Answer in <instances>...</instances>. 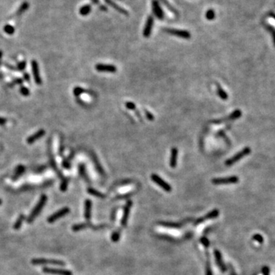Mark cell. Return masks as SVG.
<instances>
[{"label":"cell","mask_w":275,"mask_h":275,"mask_svg":"<svg viewBox=\"0 0 275 275\" xmlns=\"http://www.w3.org/2000/svg\"><path fill=\"white\" fill-rule=\"evenodd\" d=\"M47 200H48V197L45 194H42L41 196V198H40L39 201L37 203V205L35 206V208L33 209L32 212L31 213V214L29 215V216L28 217L27 219V223H32L34 221H35V219L39 215L40 213L41 212V210H43L44 206H45Z\"/></svg>","instance_id":"cell-1"},{"label":"cell","mask_w":275,"mask_h":275,"mask_svg":"<svg viewBox=\"0 0 275 275\" xmlns=\"http://www.w3.org/2000/svg\"><path fill=\"white\" fill-rule=\"evenodd\" d=\"M252 150H251L250 148L246 147L242 149V151H240L239 152H238L237 154H235L233 157H230L229 159H228L226 162H225V165H227V166H231V165H234L235 163H236L237 161L240 160L242 157H245V156L248 155L250 154Z\"/></svg>","instance_id":"cell-2"},{"label":"cell","mask_w":275,"mask_h":275,"mask_svg":"<svg viewBox=\"0 0 275 275\" xmlns=\"http://www.w3.org/2000/svg\"><path fill=\"white\" fill-rule=\"evenodd\" d=\"M31 264L34 265H57V266H65L66 265L62 260L44 259V258H35V259H32Z\"/></svg>","instance_id":"cell-3"},{"label":"cell","mask_w":275,"mask_h":275,"mask_svg":"<svg viewBox=\"0 0 275 275\" xmlns=\"http://www.w3.org/2000/svg\"><path fill=\"white\" fill-rule=\"evenodd\" d=\"M166 33L169 35H173V36L178 37V38H183V39H190L191 38V34L186 30H181V29H176V28H165L164 29Z\"/></svg>","instance_id":"cell-4"},{"label":"cell","mask_w":275,"mask_h":275,"mask_svg":"<svg viewBox=\"0 0 275 275\" xmlns=\"http://www.w3.org/2000/svg\"><path fill=\"white\" fill-rule=\"evenodd\" d=\"M239 181V179L236 176H231L228 177L223 178H215L212 180V183L215 185H226L231 184V183H236Z\"/></svg>","instance_id":"cell-5"},{"label":"cell","mask_w":275,"mask_h":275,"mask_svg":"<svg viewBox=\"0 0 275 275\" xmlns=\"http://www.w3.org/2000/svg\"><path fill=\"white\" fill-rule=\"evenodd\" d=\"M151 177H152V181L155 183H157L159 186H160L164 190L168 193L171 192L172 190L171 186H170L169 183H167L166 181H164L162 178H160L158 175L155 174V173H153V174H152V176H151Z\"/></svg>","instance_id":"cell-6"},{"label":"cell","mask_w":275,"mask_h":275,"mask_svg":"<svg viewBox=\"0 0 275 275\" xmlns=\"http://www.w3.org/2000/svg\"><path fill=\"white\" fill-rule=\"evenodd\" d=\"M69 213H70V209H69L68 207H64V208H62L61 210H58V211L56 212V213H54V214H52L51 216L48 217L47 221H48V223H53L55 221H57V219H59L65 216V215H67Z\"/></svg>","instance_id":"cell-7"},{"label":"cell","mask_w":275,"mask_h":275,"mask_svg":"<svg viewBox=\"0 0 275 275\" xmlns=\"http://www.w3.org/2000/svg\"><path fill=\"white\" fill-rule=\"evenodd\" d=\"M152 7L154 15L160 20H163L164 18H165V13H164V11L162 9L161 6H160V3H159L158 0H152Z\"/></svg>","instance_id":"cell-8"},{"label":"cell","mask_w":275,"mask_h":275,"mask_svg":"<svg viewBox=\"0 0 275 275\" xmlns=\"http://www.w3.org/2000/svg\"><path fill=\"white\" fill-rule=\"evenodd\" d=\"M42 271L45 274H54V275H73V273L70 271L65 269H59V268H44Z\"/></svg>","instance_id":"cell-9"},{"label":"cell","mask_w":275,"mask_h":275,"mask_svg":"<svg viewBox=\"0 0 275 275\" xmlns=\"http://www.w3.org/2000/svg\"><path fill=\"white\" fill-rule=\"evenodd\" d=\"M154 17L152 15H150L148 17L145 25H144V31H143V35H144V38H149V36L152 34L153 26H154Z\"/></svg>","instance_id":"cell-10"},{"label":"cell","mask_w":275,"mask_h":275,"mask_svg":"<svg viewBox=\"0 0 275 275\" xmlns=\"http://www.w3.org/2000/svg\"><path fill=\"white\" fill-rule=\"evenodd\" d=\"M241 116H242V112H241V110L240 109H236V110L234 111L232 113L230 114L227 118L215 120V121H213V123L219 124V123H223V122H226L227 121H232V120H235L237 119H239Z\"/></svg>","instance_id":"cell-11"},{"label":"cell","mask_w":275,"mask_h":275,"mask_svg":"<svg viewBox=\"0 0 275 275\" xmlns=\"http://www.w3.org/2000/svg\"><path fill=\"white\" fill-rule=\"evenodd\" d=\"M31 69L35 83H36L38 85H41V83H42V80H41V76H40L38 64L36 60L31 61Z\"/></svg>","instance_id":"cell-12"},{"label":"cell","mask_w":275,"mask_h":275,"mask_svg":"<svg viewBox=\"0 0 275 275\" xmlns=\"http://www.w3.org/2000/svg\"><path fill=\"white\" fill-rule=\"evenodd\" d=\"M104 227H105L104 226H94L93 225H92L91 223H80V224L74 225V226H73V227H72V230L74 231H80V230L88 229V228H90V229H101Z\"/></svg>","instance_id":"cell-13"},{"label":"cell","mask_w":275,"mask_h":275,"mask_svg":"<svg viewBox=\"0 0 275 275\" xmlns=\"http://www.w3.org/2000/svg\"><path fill=\"white\" fill-rule=\"evenodd\" d=\"M96 70L99 72H109V73H115L117 71V68L114 65L104 64H96Z\"/></svg>","instance_id":"cell-14"},{"label":"cell","mask_w":275,"mask_h":275,"mask_svg":"<svg viewBox=\"0 0 275 275\" xmlns=\"http://www.w3.org/2000/svg\"><path fill=\"white\" fill-rule=\"evenodd\" d=\"M131 205H132V202H131V200H128L125 206V208H124V211H123V215H122V218L121 220V224L123 227L126 226L127 221H128V216H129V213H130V210H131Z\"/></svg>","instance_id":"cell-15"},{"label":"cell","mask_w":275,"mask_h":275,"mask_svg":"<svg viewBox=\"0 0 275 275\" xmlns=\"http://www.w3.org/2000/svg\"><path fill=\"white\" fill-rule=\"evenodd\" d=\"M104 1H105V2L106 3L108 6H111L112 9H114L115 10H116L117 12H119V13L122 14V15H126V16H128V15H129L128 12V11L125 10V9H123V8L121 7V6H119L118 4H116V3H115L113 0H104Z\"/></svg>","instance_id":"cell-16"},{"label":"cell","mask_w":275,"mask_h":275,"mask_svg":"<svg viewBox=\"0 0 275 275\" xmlns=\"http://www.w3.org/2000/svg\"><path fill=\"white\" fill-rule=\"evenodd\" d=\"M92 211V202L90 199H86L84 203V217L86 221L90 223L91 219Z\"/></svg>","instance_id":"cell-17"},{"label":"cell","mask_w":275,"mask_h":275,"mask_svg":"<svg viewBox=\"0 0 275 275\" xmlns=\"http://www.w3.org/2000/svg\"><path fill=\"white\" fill-rule=\"evenodd\" d=\"M177 157H178V149L177 148H173L171 149V154H170V168H175L177 164Z\"/></svg>","instance_id":"cell-18"},{"label":"cell","mask_w":275,"mask_h":275,"mask_svg":"<svg viewBox=\"0 0 275 275\" xmlns=\"http://www.w3.org/2000/svg\"><path fill=\"white\" fill-rule=\"evenodd\" d=\"M219 213L218 210H213V211H211L210 213H209L208 214H207L205 217H202V218L198 219H197V221H196L194 224L197 225V224H199V223H202V222L206 221V220L210 219L216 218V217L219 215Z\"/></svg>","instance_id":"cell-19"},{"label":"cell","mask_w":275,"mask_h":275,"mask_svg":"<svg viewBox=\"0 0 275 275\" xmlns=\"http://www.w3.org/2000/svg\"><path fill=\"white\" fill-rule=\"evenodd\" d=\"M214 255H215V260H216V263L217 265H218L219 268H220V270H221L223 272H225V271H226V266H225L224 263H223V258H222V255L221 253H220V252L218 250H215V252H214Z\"/></svg>","instance_id":"cell-20"},{"label":"cell","mask_w":275,"mask_h":275,"mask_svg":"<svg viewBox=\"0 0 275 275\" xmlns=\"http://www.w3.org/2000/svg\"><path fill=\"white\" fill-rule=\"evenodd\" d=\"M44 134H45V131H44V130L43 129L39 130V131L35 132L34 135H32L31 136L28 137V139H27V142H28V144H33V143L35 142L37 140H38L39 138L43 137V136L44 135Z\"/></svg>","instance_id":"cell-21"},{"label":"cell","mask_w":275,"mask_h":275,"mask_svg":"<svg viewBox=\"0 0 275 275\" xmlns=\"http://www.w3.org/2000/svg\"><path fill=\"white\" fill-rule=\"evenodd\" d=\"M159 1H160V2H161L162 4H163L164 6H165V7H166L167 9H168L169 11H170V12H172V13H173V15H175L176 16L179 15V13H178V11L177 10V9H175V8L173 7V6H172V5L170 4V2H169L168 0H159Z\"/></svg>","instance_id":"cell-22"},{"label":"cell","mask_w":275,"mask_h":275,"mask_svg":"<svg viewBox=\"0 0 275 275\" xmlns=\"http://www.w3.org/2000/svg\"><path fill=\"white\" fill-rule=\"evenodd\" d=\"M91 10H92V6L90 4H86L80 8V10H79V12H80V14L81 15L86 16L90 13Z\"/></svg>","instance_id":"cell-23"},{"label":"cell","mask_w":275,"mask_h":275,"mask_svg":"<svg viewBox=\"0 0 275 275\" xmlns=\"http://www.w3.org/2000/svg\"><path fill=\"white\" fill-rule=\"evenodd\" d=\"M25 219V215H24V214H21V215L19 216V218L17 219V220H16L15 224H14L13 229L15 230L20 229L21 226H22V223H23Z\"/></svg>","instance_id":"cell-24"},{"label":"cell","mask_w":275,"mask_h":275,"mask_svg":"<svg viewBox=\"0 0 275 275\" xmlns=\"http://www.w3.org/2000/svg\"><path fill=\"white\" fill-rule=\"evenodd\" d=\"M87 192H88V194H91L92 196H94V197H98V198H101V199L105 198V195H104V194H102V193L99 192V191H98V190H96L93 189V188H91V187L88 188Z\"/></svg>","instance_id":"cell-25"},{"label":"cell","mask_w":275,"mask_h":275,"mask_svg":"<svg viewBox=\"0 0 275 275\" xmlns=\"http://www.w3.org/2000/svg\"><path fill=\"white\" fill-rule=\"evenodd\" d=\"M28 8H29V4H28V2H24L21 5L20 7L18 9V10L16 11V15H21L22 13H24L25 11L28 10Z\"/></svg>","instance_id":"cell-26"},{"label":"cell","mask_w":275,"mask_h":275,"mask_svg":"<svg viewBox=\"0 0 275 275\" xmlns=\"http://www.w3.org/2000/svg\"><path fill=\"white\" fill-rule=\"evenodd\" d=\"M217 93H218L219 96L222 99H223V100H227L228 99L229 96H228V94L226 93V92L219 85H217Z\"/></svg>","instance_id":"cell-27"},{"label":"cell","mask_w":275,"mask_h":275,"mask_svg":"<svg viewBox=\"0 0 275 275\" xmlns=\"http://www.w3.org/2000/svg\"><path fill=\"white\" fill-rule=\"evenodd\" d=\"M25 167L22 166V165H19V166L17 168H16L15 172V174H14L12 180H13V181H15V180H17L18 178H19V177H20L21 175H22V173H23L24 172H25Z\"/></svg>","instance_id":"cell-28"},{"label":"cell","mask_w":275,"mask_h":275,"mask_svg":"<svg viewBox=\"0 0 275 275\" xmlns=\"http://www.w3.org/2000/svg\"><path fill=\"white\" fill-rule=\"evenodd\" d=\"M206 275H213V272L211 270V265H210V256L209 253L206 252Z\"/></svg>","instance_id":"cell-29"},{"label":"cell","mask_w":275,"mask_h":275,"mask_svg":"<svg viewBox=\"0 0 275 275\" xmlns=\"http://www.w3.org/2000/svg\"><path fill=\"white\" fill-rule=\"evenodd\" d=\"M79 173H80V175L83 179L86 180V181H89V179H88L87 174H86V168H85V166L83 164L80 165V166H79Z\"/></svg>","instance_id":"cell-30"},{"label":"cell","mask_w":275,"mask_h":275,"mask_svg":"<svg viewBox=\"0 0 275 275\" xmlns=\"http://www.w3.org/2000/svg\"><path fill=\"white\" fill-rule=\"evenodd\" d=\"M68 183H69V179L67 177L63 178L62 181H61L60 189L62 192H65L67 190V186H68Z\"/></svg>","instance_id":"cell-31"},{"label":"cell","mask_w":275,"mask_h":275,"mask_svg":"<svg viewBox=\"0 0 275 275\" xmlns=\"http://www.w3.org/2000/svg\"><path fill=\"white\" fill-rule=\"evenodd\" d=\"M206 18L207 20H213L215 18V11L213 9H209V10H207L206 12Z\"/></svg>","instance_id":"cell-32"},{"label":"cell","mask_w":275,"mask_h":275,"mask_svg":"<svg viewBox=\"0 0 275 275\" xmlns=\"http://www.w3.org/2000/svg\"><path fill=\"white\" fill-rule=\"evenodd\" d=\"M3 30H4V31L6 32V34H8V35H13L14 32H15V28L10 25H5L4 28H3Z\"/></svg>","instance_id":"cell-33"},{"label":"cell","mask_w":275,"mask_h":275,"mask_svg":"<svg viewBox=\"0 0 275 275\" xmlns=\"http://www.w3.org/2000/svg\"><path fill=\"white\" fill-rule=\"evenodd\" d=\"M88 93V91L86 90L83 89V88L81 87H76L74 88V90H73V94H74L77 97V96H80L81 94H83V93Z\"/></svg>","instance_id":"cell-34"},{"label":"cell","mask_w":275,"mask_h":275,"mask_svg":"<svg viewBox=\"0 0 275 275\" xmlns=\"http://www.w3.org/2000/svg\"><path fill=\"white\" fill-rule=\"evenodd\" d=\"M91 2L93 3V4L97 5V6H99V9H100L101 11H103V12H106V11L108 10L106 6H103V5L101 4L100 2H99V0H91Z\"/></svg>","instance_id":"cell-35"},{"label":"cell","mask_w":275,"mask_h":275,"mask_svg":"<svg viewBox=\"0 0 275 275\" xmlns=\"http://www.w3.org/2000/svg\"><path fill=\"white\" fill-rule=\"evenodd\" d=\"M20 93H21V94L23 95V96H28V95L30 94L29 90H28L27 87H25V86H21Z\"/></svg>","instance_id":"cell-36"},{"label":"cell","mask_w":275,"mask_h":275,"mask_svg":"<svg viewBox=\"0 0 275 275\" xmlns=\"http://www.w3.org/2000/svg\"><path fill=\"white\" fill-rule=\"evenodd\" d=\"M163 226H166V227H172V228H180L181 227V224H174V223H160Z\"/></svg>","instance_id":"cell-37"},{"label":"cell","mask_w":275,"mask_h":275,"mask_svg":"<svg viewBox=\"0 0 275 275\" xmlns=\"http://www.w3.org/2000/svg\"><path fill=\"white\" fill-rule=\"evenodd\" d=\"M119 235H120L119 231H115V232L113 233V235H112V240L114 242H118L119 239Z\"/></svg>","instance_id":"cell-38"},{"label":"cell","mask_w":275,"mask_h":275,"mask_svg":"<svg viewBox=\"0 0 275 275\" xmlns=\"http://www.w3.org/2000/svg\"><path fill=\"white\" fill-rule=\"evenodd\" d=\"M125 106H126L127 109H131V110H135L136 109V106L133 102H125Z\"/></svg>","instance_id":"cell-39"},{"label":"cell","mask_w":275,"mask_h":275,"mask_svg":"<svg viewBox=\"0 0 275 275\" xmlns=\"http://www.w3.org/2000/svg\"><path fill=\"white\" fill-rule=\"evenodd\" d=\"M267 28H268V29L270 31V32L271 33V35H272L273 39H274V44H275V28H273V27L271 26V25H268V26H267Z\"/></svg>","instance_id":"cell-40"},{"label":"cell","mask_w":275,"mask_h":275,"mask_svg":"<svg viewBox=\"0 0 275 275\" xmlns=\"http://www.w3.org/2000/svg\"><path fill=\"white\" fill-rule=\"evenodd\" d=\"M25 66H26V62H25V61H22V62H20L19 64H18V70H25Z\"/></svg>","instance_id":"cell-41"},{"label":"cell","mask_w":275,"mask_h":275,"mask_svg":"<svg viewBox=\"0 0 275 275\" xmlns=\"http://www.w3.org/2000/svg\"><path fill=\"white\" fill-rule=\"evenodd\" d=\"M144 113H145V115H146V117H147L148 118V120H150V121H152V120H154V115H152V113H151L150 112H148V110H144Z\"/></svg>","instance_id":"cell-42"},{"label":"cell","mask_w":275,"mask_h":275,"mask_svg":"<svg viewBox=\"0 0 275 275\" xmlns=\"http://www.w3.org/2000/svg\"><path fill=\"white\" fill-rule=\"evenodd\" d=\"M22 82H23V80H22V79H20V78L15 79V80H14L12 83H11V86H13L14 85H16V84H22Z\"/></svg>","instance_id":"cell-43"},{"label":"cell","mask_w":275,"mask_h":275,"mask_svg":"<svg viewBox=\"0 0 275 275\" xmlns=\"http://www.w3.org/2000/svg\"><path fill=\"white\" fill-rule=\"evenodd\" d=\"M253 239H255V240L258 241V242H260V243H262V242H264L263 238H262L260 235H255L253 237Z\"/></svg>","instance_id":"cell-44"},{"label":"cell","mask_w":275,"mask_h":275,"mask_svg":"<svg viewBox=\"0 0 275 275\" xmlns=\"http://www.w3.org/2000/svg\"><path fill=\"white\" fill-rule=\"evenodd\" d=\"M201 242L203 244V245L205 246L206 248L209 247V245H210V244H210V242H209L208 239H206V238H202V239H201Z\"/></svg>","instance_id":"cell-45"},{"label":"cell","mask_w":275,"mask_h":275,"mask_svg":"<svg viewBox=\"0 0 275 275\" xmlns=\"http://www.w3.org/2000/svg\"><path fill=\"white\" fill-rule=\"evenodd\" d=\"M23 77H24V80H25V81H27V82H29L30 81V76H29V74H28V73H24Z\"/></svg>","instance_id":"cell-46"},{"label":"cell","mask_w":275,"mask_h":275,"mask_svg":"<svg viewBox=\"0 0 275 275\" xmlns=\"http://www.w3.org/2000/svg\"><path fill=\"white\" fill-rule=\"evenodd\" d=\"M6 122H7V120L6 119L0 117V125H4L5 124H6Z\"/></svg>","instance_id":"cell-47"},{"label":"cell","mask_w":275,"mask_h":275,"mask_svg":"<svg viewBox=\"0 0 275 275\" xmlns=\"http://www.w3.org/2000/svg\"><path fill=\"white\" fill-rule=\"evenodd\" d=\"M263 273L265 275H269V270L268 268H264Z\"/></svg>","instance_id":"cell-48"},{"label":"cell","mask_w":275,"mask_h":275,"mask_svg":"<svg viewBox=\"0 0 275 275\" xmlns=\"http://www.w3.org/2000/svg\"><path fill=\"white\" fill-rule=\"evenodd\" d=\"M63 165H64V167L65 168H70V164L69 163H66V161L65 160H64V163H63Z\"/></svg>","instance_id":"cell-49"},{"label":"cell","mask_w":275,"mask_h":275,"mask_svg":"<svg viewBox=\"0 0 275 275\" xmlns=\"http://www.w3.org/2000/svg\"><path fill=\"white\" fill-rule=\"evenodd\" d=\"M2 57V51H0V64H1Z\"/></svg>","instance_id":"cell-50"},{"label":"cell","mask_w":275,"mask_h":275,"mask_svg":"<svg viewBox=\"0 0 275 275\" xmlns=\"http://www.w3.org/2000/svg\"><path fill=\"white\" fill-rule=\"evenodd\" d=\"M271 16L275 20V14L274 13H271Z\"/></svg>","instance_id":"cell-51"},{"label":"cell","mask_w":275,"mask_h":275,"mask_svg":"<svg viewBox=\"0 0 275 275\" xmlns=\"http://www.w3.org/2000/svg\"><path fill=\"white\" fill-rule=\"evenodd\" d=\"M1 204H2V199H0V205H1Z\"/></svg>","instance_id":"cell-52"}]
</instances>
